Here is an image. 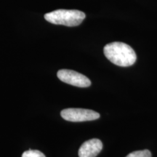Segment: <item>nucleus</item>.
<instances>
[{
	"label": "nucleus",
	"mask_w": 157,
	"mask_h": 157,
	"mask_svg": "<svg viewBox=\"0 0 157 157\" xmlns=\"http://www.w3.org/2000/svg\"><path fill=\"white\" fill-rule=\"evenodd\" d=\"M103 52L108 60L121 67L132 66L136 61L137 56L134 50L124 42L109 43L104 47Z\"/></svg>",
	"instance_id": "f257e3e1"
},
{
	"label": "nucleus",
	"mask_w": 157,
	"mask_h": 157,
	"mask_svg": "<svg viewBox=\"0 0 157 157\" xmlns=\"http://www.w3.org/2000/svg\"><path fill=\"white\" fill-rule=\"evenodd\" d=\"M86 15L77 10H57L44 15V18L48 22L56 25L66 26H77L82 23Z\"/></svg>",
	"instance_id": "f03ea898"
},
{
	"label": "nucleus",
	"mask_w": 157,
	"mask_h": 157,
	"mask_svg": "<svg viewBox=\"0 0 157 157\" xmlns=\"http://www.w3.org/2000/svg\"><path fill=\"white\" fill-rule=\"evenodd\" d=\"M60 115L65 120L73 122L93 121L100 118V114L98 112L84 109H63L60 112Z\"/></svg>",
	"instance_id": "7ed1b4c3"
},
{
	"label": "nucleus",
	"mask_w": 157,
	"mask_h": 157,
	"mask_svg": "<svg viewBox=\"0 0 157 157\" xmlns=\"http://www.w3.org/2000/svg\"><path fill=\"white\" fill-rule=\"evenodd\" d=\"M57 76L60 81L78 87H88L91 85V81L83 74L75 71L68 69L59 70Z\"/></svg>",
	"instance_id": "20e7f679"
},
{
	"label": "nucleus",
	"mask_w": 157,
	"mask_h": 157,
	"mask_svg": "<svg viewBox=\"0 0 157 157\" xmlns=\"http://www.w3.org/2000/svg\"><path fill=\"white\" fill-rule=\"evenodd\" d=\"M103 149V143L99 139L85 141L78 150L79 157H96Z\"/></svg>",
	"instance_id": "39448f33"
},
{
	"label": "nucleus",
	"mask_w": 157,
	"mask_h": 157,
	"mask_svg": "<svg viewBox=\"0 0 157 157\" xmlns=\"http://www.w3.org/2000/svg\"><path fill=\"white\" fill-rule=\"evenodd\" d=\"M126 157H151V153L148 150L137 151L130 153Z\"/></svg>",
	"instance_id": "423d86ee"
},
{
	"label": "nucleus",
	"mask_w": 157,
	"mask_h": 157,
	"mask_svg": "<svg viewBox=\"0 0 157 157\" xmlns=\"http://www.w3.org/2000/svg\"><path fill=\"white\" fill-rule=\"evenodd\" d=\"M22 157H46L44 154L38 150H29L23 153Z\"/></svg>",
	"instance_id": "0eeeda50"
}]
</instances>
